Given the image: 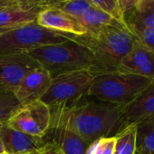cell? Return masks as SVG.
<instances>
[{
  "label": "cell",
  "mask_w": 154,
  "mask_h": 154,
  "mask_svg": "<svg viewBox=\"0 0 154 154\" xmlns=\"http://www.w3.org/2000/svg\"><path fill=\"white\" fill-rule=\"evenodd\" d=\"M122 105L97 100L89 95L68 107L51 110V128L70 131L89 143L103 138L118 126Z\"/></svg>",
  "instance_id": "cell-1"
},
{
  "label": "cell",
  "mask_w": 154,
  "mask_h": 154,
  "mask_svg": "<svg viewBox=\"0 0 154 154\" xmlns=\"http://www.w3.org/2000/svg\"><path fill=\"white\" fill-rule=\"evenodd\" d=\"M73 39L91 52L94 64L90 71L94 76L117 72L122 59L138 42L124 23L107 26L93 35H74Z\"/></svg>",
  "instance_id": "cell-2"
},
{
  "label": "cell",
  "mask_w": 154,
  "mask_h": 154,
  "mask_svg": "<svg viewBox=\"0 0 154 154\" xmlns=\"http://www.w3.org/2000/svg\"><path fill=\"white\" fill-rule=\"evenodd\" d=\"M52 78L75 71L91 69L94 64L89 49L73 38L63 43L43 45L28 53Z\"/></svg>",
  "instance_id": "cell-3"
},
{
  "label": "cell",
  "mask_w": 154,
  "mask_h": 154,
  "mask_svg": "<svg viewBox=\"0 0 154 154\" xmlns=\"http://www.w3.org/2000/svg\"><path fill=\"white\" fill-rule=\"evenodd\" d=\"M154 79L112 72L94 76L88 95L97 100L126 105L147 88Z\"/></svg>",
  "instance_id": "cell-4"
},
{
  "label": "cell",
  "mask_w": 154,
  "mask_h": 154,
  "mask_svg": "<svg viewBox=\"0 0 154 154\" xmlns=\"http://www.w3.org/2000/svg\"><path fill=\"white\" fill-rule=\"evenodd\" d=\"M73 36L44 28L35 22L0 34V54H26L43 45L65 42Z\"/></svg>",
  "instance_id": "cell-5"
},
{
  "label": "cell",
  "mask_w": 154,
  "mask_h": 154,
  "mask_svg": "<svg viewBox=\"0 0 154 154\" xmlns=\"http://www.w3.org/2000/svg\"><path fill=\"white\" fill-rule=\"evenodd\" d=\"M94 75L90 69L61 74L53 79L41 100L50 109L68 107L88 95Z\"/></svg>",
  "instance_id": "cell-6"
},
{
  "label": "cell",
  "mask_w": 154,
  "mask_h": 154,
  "mask_svg": "<svg viewBox=\"0 0 154 154\" xmlns=\"http://www.w3.org/2000/svg\"><path fill=\"white\" fill-rule=\"evenodd\" d=\"M6 124L32 136L45 137L51 125V110L40 100L21 105Z\"/></svg>",
  "instance_id": "cell-7"
},
{
  "label": "cell",
  "mask_w": 154,
  "mask_h": 154,
  "mask_svg": "<svg viewBox=\"0 0 154 154\" xmlns=\"http://www.w3.org/2000/svg\"><path fill=\"white\" fill-rule=\"evenodd\" d=\"M27 54H0V93H15L26 75L39 67Z\"/></svg>",
  "instance_id": "cell-8"
},
{
  "label": "cell",
  "mask_w": 154,
  "mask_h": 154,
  "mask_svg": "<svg viewBox=\"0 0 154 154\" xmlns=\"http://www.w3.org/2000/svg\"><path fill=\"white\" fill-rule=\"evenodd\" d=\"M154 118V80L135 99L122 106L119 130Z\"/></svg>",
  "instance_id": "cell-9"
},
{
  "label": "cell",
  "mask_w": 154,
  "mask_h": 154,
  "mask_svg": "<svg viewBox=\"0 0 154 154\" xmlns=\"http://www.w3.org/2000/svg\"><path fill=\"white\" fill-rule=\"evenodd\" d=\"M52 81L50 73L39 66L26 75L14 94L21 105L29 104L41 100L49 89Z\"/></svg>",
  "instance_id": "cell-10"
},
{
  "label": "cell",
  "mask_w": 154,
  "mask_h": 154,
  "mask_svg": "<svg viewBox=\"0 0 154 154\" xmlns=\"http://www.w3.org/2000/svg\"><path fill=\"white\" fill-rule=\"evenodd\" d=\"M117 72L154 79V53L138 41L122 59Z\"/></svg>",
  "instance_id": "cell-11"
},
{
  "label": "cell",
  "mask_w": 154,
  "mask_h": 154,
  "mask_svg": "<svg viewBox=\"0 0 154 154\" xmlns=\"http://www.w3.org/2000/svg\"><path fill=\"white\" fill-rule=\"evenodd\" d=\"M0 140L8 154H26L42 149L46 140L45 137H35L3 124L0 128Z\"/></svg>",
  "instance_id": "cell-12"
},
{
  "label": "cell",
  "mask_w": 154,
  "mask_h": 154,
  "mask_svg": "<svg viewBox=\"0 0 154 154\" xmlns=\"http://www.w3.org/2000/svg\"><path fill=\"white\" fill-rule=\"evenodd\" d=\"M36 23L44 28L65 35H87L86 30L75 18L54 8L41 9L37 14Z\"/></svg>",
  "instance_id": "cell-13"
},
{
  "label": "cell",
  "mask_w": 154,
  "mask_h": 154,
  "mask_svg": "<svg viewBox=\"0 0 154 154\" xmlns=\"http://www.w3.org/2000/svg\"><path fill=\"white\" fill-rule=\"evenodd\" d=\"M45 139L53 143L62 154H87L91 145L77 134L61 128L50 127Z\"/></svg>",
  "instance_id": "cell-14"
},
{
  "label": "cell",
  "mask_w": 154,
  "mask_h": 154,
  "mask_svg": "<svg viewBox=\"0 0 154 154\" xmlns=\"http://www.w3.org/2000/svg\"><path fill=\"white\" fill-rule=\"evenodd\" d=\"M75 19L86 30L87 35H95L107 26L124 23L95 6Z\"/></svg>",
  "instance_id": "cell-15"
},
{
  "label": "cell",
  "mask_w": 154,
  "mask_h": 154,
  "mask_svg": "<svg viewBox=\"0 0 154 154\" xmlns=\"http://www.w3.org/2000/svg\"><path fill=\"white\" fill-rule=\"evenodd\" d=\"M124 23L133 34L154 29V0H140Z\"/></svg>",
  "instance_id": "cell-16"
},
{
  "label": "cell",
  "mask_w": 154,
  "mask_h": 154,
  "mask_svg": "<svg viewBox=\"0 0 154 154\" xmlns=\"http://www.w3.org/2000/svg\"><path fill=\"white\" fill-rule=\"evenodd\" d=\"M39 10L26 8L19 4L0 10V28L13 29L36 22Z\"/></svg>",
  "instance_id": "cell-17"
},
{
  "label": "cell",
  "mask_w": 154,
  "mask_h": 154,
  "mask_svg": "<svg viewBox=\"0 0 154 154\" xmlns=\"http://www.w3.org/2000/svg\"><path fill=\"white\" fill-rule=\"evenodd\" d=\"M136 154H154V118L136 124Z\"/></svg>",
  "instance_id": "cell-18"
},
{
  "label": "cell",
  "mask_w": 154,
  "mask_h": 154,
  "mask_svg": "<svg viewBox=\"0 0 154 154\" xmlns=\"http://www.w3.org/2000/svg\"><path fill=\"white\" fill-rule=\"evenodd\" d=\"M94 6L91 0H51L45 1L44 8L57 9L77 18Z\"/></svg>",
  "instance_id": "cell-19"
},
{
  "label": "cell",
  "mask_w": 154,
  "mask_h": 154,
  "mask_svg": "<svg viewBox=\"0 0 154 154\" xmlns=\"http://www.w3.org/2000/svg\"><path fill=\"white\" fill-rule=\"evenodd\" d=\"M114 138L113 154H136V125H130L118 131Z\"/></svg>",
  "instance_id": "cell-20"
},
{
  "label": "cell",
  "mask_w": 154,
  "mask_h": 154,
  "mask_svg": "<svg viewBox=\"0 0 154 154\" xmlns=\"http://www.w3.org/2000/svg\"><path fill=\"white\" fill-rule=\"evenodd\" d=\"M20 106L13 93H0V123L6 124Z\"/></svg>",
  "instance_id": "cell-21"
},
{
  "label": "cell",
  "mask_w": 154,
  "mask_h": 154,
  "mask_svg": "<svg viewBox=\"0 0 154 154\" xmlns=\"http://www.w3.org/2000/svg\"><path fill=\"white\" fill-rule=\"evenodd\" d=\"M115 138L103 137L91 143L87 154H113Z\"/></svg>",
  "instance_id": "cell-22"
},
{
  "label": "cell",
  "mask_w": 154,
  "mask_h": 154,
  "mask_svg": "<svg viewBox=\"0 0 154 154\" xmlns=\"http://www.w3.org/2000/svg\"><path fill=\"white\" fill-rule=\"evenodd\" d=\"M91 1L95 7H97V8H101L102 10L109 13L110 15H112L115 18L122 21V19L121 17L117 0H91Z\"/></svg>",
  "instance_id": "cell-23"
},
{
  "label": "cell",
  "mask_w": 154,
  "mask_h": 154,
  "mask_svg": "<svg viewBox=\"0 0 154 154\" xmlns=\"http://www.w3.org/2000/svg\"><path fill=\"white\" fill-rule=\"evenodd\" d=\"M140 44L154 53V29H146L133 34Z\"/></svg>",
  "instance_id": "cell-24"
},
{
  "label": "cell",
  "mask_w": 154,
  "mask_h": 154,
  "mask_svg": "<svg viewBox=\"0 0 154 154\" xmlns=\"http://www.w3.org/2000/svg\"><path fill=\"white\" fill-rule=\"evenodd\" d=\"M117 1H118V7H119L121 17L124 22L125 19L134 10L140 0H117Z\"/></svg>",
  "instance_id": "cell-25"
},
{
  "label": "cell",
  "mask_w": 154,
  "mask_h": 154,
  "mask_svg": "<svg viewBox=\"0 0 154 154\" xmlns=\"http://www.w3.org/2000/svg\"><path fill=\"white\" fill-rule=\"evenodd\" d=\"M45 4V0H25L22 7L29 9H36L41 10L44 8Z\"/></svg>",
  "instance_id": "cell-26"
},
{
  "label": "cell",
  "mask_w": 154,
  "mask_h": 154,
  "mask_svg": "<svg viewBox=\"0 0 154 154\" xmlns=\"http://www.w3.org/2000/svg\"><path fill=\"white\" fill-rule=\"evenodd\" d=\"M41 154H62V153L53 143L46 141L45 147L42 149Z\"/></svg>",
  "instance_id": "cell-27"
},
{
  "label": "cell",
  "mask_w": 154,
  "mask_h": 154,
  "mask_svg": "<svg viewBox=\"0 0 154 154\" xmlns=\"http://www.w3.org/2000/svg\"><path fill=\"white\" fill-rule=\"evenodd\" d=\"M17 3L7 1V0H0V10L6 8H8V7H11V6H14V5H17Z\"/></svg>",
  "instance_id": "cell-28"
},
{
  "label": "cell",
  "mask_w": 154,
  "mask_h": 154,
  "mask_svg": "<svg viewBox=\"0 0 154 154\" xmlns=\"http://www.w3.org/2000/svg\"><path fill=\"white\" fill-rule=\"evenodd\" d=\"M7 1H10V2H15V3H17L19 4L20 6H23L25 0H7Z\"/></svg>",
  "instance_id": "cell-29"
},
{
  "label": "cell",
  "mask_w": 154,
  "mask_h": 154,
  "mask_svg": "<svg viewBox=\"0 0 154 154\" xmlns=\"http://www.w3.org/2000/svg\"><path fill=\"white\" fill-rule=\"evenodd\" d=\"M4 152H6L5 151V147H4V144H3L2 140H0V154H2Z\"/></svg>",
  "instance_id": "cell-30"
},
{
  "label": "cell",
  "mask_w": 154,
  "mask_h": 154,
  "mask_svg": "<svg viewBox=\"0 0 154 154\" xmlns=\"http://www.w3.org/2000/svg\"><path fill=\"white\" fill-rule=\"evenodd\" d=\"M42 149H40V150H37V151H34V152H30V153H26V154H41V152H42Z\"/></svg>",
  "instance_id": "cell-31"
},
{
  "label": "cell",
  "mask_w": 154,
  "mask_h": 154,
  "mask_svg": "<svg viewBox=\"0 0 154 154\" xmlns=\"http://www.w3.org/2000/svg\"><path fill=\"white\" fill-rule=\"evenodd\" d=\"M8 30H10V29H8V28H0V34H3V33L7 32Z\"/></svg>",
  "instance_id": "cell-32"
},
{
  "label": "cell",
  "mask_w": 154,
  "mask_h": 154,
  "mask_svg": "<svg viewBox=\"0 0 154 154\" xmlns=\"http://www.w3.org/2000/svg\"><path fill=\"white\" fill-rule=\"evenodd\" d=\"M2 125H3L2 123H0V128H1V127H2Z\"/></svg>",
  "instance_id": "cell-33"
},
{
  "label": "cell",
  "mask_w": 154,
  "mask_h": 154,
  "mask_svg": "<svg viewBox=\"0 0 154 154\" xmlns=\"http://www.w3.org/2000/svg\"><path fill=\"white\" fill-rule=\"evenodd\" d=\"M2 154H8L7 152H4V153H2Z\"/></svg>",
  "instance_id": "cell-34"
},
{
  "label": "cell",
  "mask_w": 154,
  "mask_h": 154,
  "mask_svg": "<svg viewBox=\"0 0 154 154\" xmlns=\"http://www.w3.org/2000/svg\"><path fill=\"white\" fill-rule=\"evenodd\" d=\"M45 1H51V0H45Z\"/></svg>",
  "instance_id": "cell-35"
},
{
  "label": "cell",
  "mask_w": 154,
  "mask_h": 154,
  "mask_svg": "<svg viewBox=\"0 0 154 154\" xmlns=\"http://www.w3.org/2000/svg\"><path fill=\"white\" fill-rule=\"evenodd\" d=\"M140 1H139V2H140Z\"/></svg>",
  "instance_id": "cell-36"
}]
</instances>
